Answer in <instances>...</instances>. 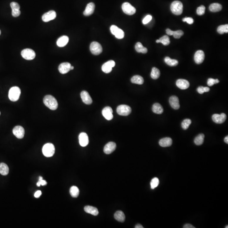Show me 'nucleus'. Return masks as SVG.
<instances>
[{
	"instance_id": "f03ea898",
	"label": "nucleus",
	"mask_w": 228,
	"mask_h": 228,
	"mask_svg": "<svg viewBox=\"0 0 228 228\" xmlns=\"http://www.w3.org/2000/svg\"><path fill=\"white\" fill-rule=\"evenodd\" d=\"M171 10L174 14L180 15L183 11V5L180 1H174L171 4Z\"/></svg>"
},
{
	"instance_id": "603ef678",
	"label": "nucleus",
	"mask_w": 228,
	"mask_h": 228,
	"mask_svg": "<svg viewBox=\"0 0 228 228\" xmlns=\"http://www.w3.org/2000/svg\"><path fill=\"white\" fill-rule=\"evenodd\" d=\"M183 228H195L193 225L190 224H186L183 226Z\"/></svg>"
},
{
	"instance_id": "c756f323",
	"label": "nucleus",
	"mask_w": 228,
	"mask_h": 228,
	"mask_svg": "<svg viewBox=\"0 0 228 228\" xmlns=\"http://www.w3.org/2000/svg\"><path fill=\"white\" fill-rule=\"evenodd\" d=\"M9 172V168L5 163H0V174L3 175H6Z\"/></svg>"
},
{
	"instance_id": "6e6552de",
	"label": "nucleus",
	"mask_w": 228,
	"mask_h": 228,
	"mask_svg": "<svg viewBox=\"0 0 228 228\" xmlns=\"http://www.w3.org/2000/svg\"><path fill=\"white\" fill-rule=\"evenodd\" d=\"M111 33L118 39H122L124 37V31L115 25H113L110 27Z\"/></svg>"
},
{
	"instance_id": "4c0bfd02",
	"label": "nucleus",
	"mask_w": 228,
	"mask_h": 228,
	"mask_svg": "<svg viewBox=\"0 0 228 228\" xmlns=\"http://www.w3.org/2000/svg\"><path fill=\"white\" fill-rule=\"evenodd\" d=\"M191 123V120L189 119L184 120L182 123V127L184 130H186L189 127Z\"/></svg>"
},
{
	"instance_id": "4be33fe9",
	"label": "nucleus",
	"mask_w": 228,
	"mask_h": 228,
	"mask_svg": "<svg viewBox=\"0 0 228 228\" xmlns=\"http://www.w3.org/2000/svg\"><path fill=\"white\" fill-rule=\"evenodd\" d=\"M176 85L178 88L182 90H185L188 88L190 86L189 82L184 79H179L176 82Z\"/></svg>"
},
{
	"instance_id": "f8f14e48",
	"label": "nucleus",
	"mask_w": 228,
	"mask_h": 228,
	"mask_svg": "<svg viewBox=\"0 0 228 228\" xmlns=\"http://www.w3.org/2000/svg\"><path fill=\"white\" fill-rule=\"evenodd\" d=\"M13 133L18 139H22L25 135V130L22 126L17 125L13 128Z\"/></svg>"
},
{
	"instance_id": "c85d7f7f",
	"label": "nucleus",
	"mask_w": 228,
	"mask_h": 228,
	"mask_svg": "<svg viewBox=\"0 0 228 228\" xmlns=\"http://www.w3.org/2000/svg\"><path fill=\"white\" fill-rule=\"evenodd\" d=\"M135 50L139 53L145 54L147 52V48L144 47L140 42H138L135 46Z\"/></svg>"
},
{
	"instance_id": "b1692460",
	"label": "nucleus",
	"mask_w": 228,
	"mask_h": 228,
	"mask_svg": "<svg viewBox=\"0 0 228 228\" xmlns=\"http://www.w3.org/2000/svg\"><path fill=\"white\" fill-rule=\"evenodd\" d=\"M69 38L66 36H61L57 41V44L59 47H64L68 43Z\"/></svg>"
},
{
	"instance_id": "f257e3e1",
	"label": "nucleus",
	"mask_w": 228,
	"mask_h": 228,
	"mask_svg": "<svg viewBox=\"0 0 228 228\" xmlns=\"http://www.w3.org/2000/svg\"><path fill=\"white\" fill-rule=\"evenodd\" d=\"M44 104L52 110H55L58 108V103L56 98L51 95H47L43 99Z\"/></svg>"
},
{
	"instance_id": "72a5a7b5",
	"label": "nucleus",
	"mask_w": 228,
	"mask_h": 228,
	"mask_svg": "<svg viewBox=\"0 0 228 228\" xmlns=\"http://www.w3.org/2000/svg\"><path fill=\"white\" fill-rule=\"evenodd\" d=\"M150 76H151V78L154 80L158 79L160 76V71L156 68H152Z\"/></svg>"
},
{
	"instance_id": "412c9836",
	"label": "nucleus",
	"mask_w": 228,
	"mask_h": 228,
	"mask_svg": "<svg viewBox=\"0 0 228 228\" xmlns=\"http://www.w3.org/2000/svg\"><path fill=\"white\" fill-rule=\"evenodd\" d=\"M95 5L93 3L91 2L88 4L86 9L83 12L84 15L86 16H89L92 14L94 12Z\"/></svg>"
},
{
	"instance_id": "dca6fc26",
	"label": "nucleus",
	"mask_w": 228,
	"mask_h": 228,
	"mask_svg": "<svg viewBox=\"0 0 228 228\" xmlns=\"http://www.w3.org/2000/svg\"><path fill=\"white\" fill-rule=\"evenodd\" d=\"M116 148V144L114 142H109L106 145L104 148V153L106 154H110L115 151Z\"/></svg>"
},
{
	"instance_id": "052dcab7",
	"label": "nucleus",
	"mask_w": 228,
	"mask_h": 228,
	"mask_svg": "<svg viewBox=\"0 0 228 228\" xmlns=\"http://www.w3.org/2000/svg\"><path fill=\"white\" fill-rule=\"evenodd\" d=\"M0 115H1V112H0Z\"/></svg>"
},
{
	"instance_id": "a18cd8bd",
	"label": "nucleus",
	"mask_w": 228,
	"mask_h": 228,
	"mask_svg": "<svg viewBox=\"0 0 228 228\" xmlns=\"http://www.w3.org/2000/svg\"><path fill=\"white\" fill-rule=\"evenodd\" d=\"M47 184V182L45 180H43V177L40 176L38 179V181L37 183V186L40 187L41 185H45Z\"/></svg>"
},
{
	"instance_id": "20e7f679",
	"label": "nucleus",
	"mask_w": 228,
	"mask_h": 228,
	"mask_svg": "<svg viewBox=\"0 0 228 228\" xmlns=\"http://www.w3.org/2000/svg\"><path fill=\"white\" fill-rule=\"evenodd\" d=\"M55 152V147L53 144H46L44 145L42 148V152L46 157H52L54 155Z\"/></svg>"
},
{
	"instance_id": "1a4fd4ad",
	"label": "nucleus",
	"mask_w": 228,
	"mask_h": 228,
	"mask_svg": "<svg viewBox=\"0 0 228 228\" xmlns=\"http://www.w3.org/2000/svg\"><path fill=\"white\" fill-rule=\"evenodd\" d=\"M21 56L25 59L32 60L35 58L36 53L32 49H25L21 52Z\"/></svg>"
},
{
	"instance_id": "4d7b16f0",
	"label": "nucleus",
	"mask_w": 228,
	"mask_h": 228,
	"mask_svg": "<svg viewBox=\"0 0 228 228\" xmlns=\"http://www.w3.org/2000/svg\"><path fill=\"white\" fill-rule=\"evenodd\" d=\"M74 66H71V70H73V69H74Z\"/></svg>"
},
{
	"instance_id": "0eeeda50",
	"label": "nucleus",
	"mask_w": 228,
	"mask_h": 228,
	"mask_svg": "<svg viewBox=\"0 0 228 228\" xmlns=\"http://www.w3.org/2000/svg\"><path fill=\"white\" fill-rule=\"evenodd\" d=\"M123 11L128 15H132L136 13V9L134 6L128 2L124 3L122 6Z\"/></svg>"
},
{
	"instance_id": "5fc2aeb1",
	"label": "nucleus",
	"mask_w": 228,
	"mask_h": 228,
	"mask_svg": "<svg viewBox=\"0 0 228 228\" xmlns=\"http://www.w3.org/2000/svg\"><path fill=\"white\" fill-rule=\"evenodd\" d=\"M224 142L225 143H226L227 144H228V136H227V137H226L224 138Z\"/></svg>"
},
{
	"instance_id": "bb28decb",
	"label": "nucleus",
	"mask_w": 228,
	"mask_h": 228,
	"mask_svg": "<svg viewBox=\"0 0 228 228\" xmlns=\"http://www.w3.org/2000/svg\"><path fill=\"white\" fill-rule=\"evenodd\" d=\"M152 111L155 113L161 114L164 112L162 106L159 103H155L152 107Z\"/></svg>"
},
{
	"instance_id": "f3484780",
	"label": "nucleus",
	"mask_w": 228,
	"mask_h": 228,
	"mask_svg": "<svg viewBox=\"0 0 228 228\" xmlns=\"http://www.w3.org/2000/svg\"><path fill=\"white\" fill-rule=\"evenodd\" d=\"M81 98L85 104L90 105L92 103L93 100L88 93L86 91L83 90L81 93Z\"/></svg>"
},
{
	"instance_id": "8fccbe9b",
	"label": "nucleus",
	"mask_w": 228,
	"mask_h": 228,
	"mask_svg": "<svg viewBox=\"0 0 228 228\" xmlns=\"http://www.w3.org/2000/svg\"><path fill=\"white\" fill-rule=\"evenodd\" d=\"M41 195V192L40 191H38L35 193L34 197H35L38 198H39L40 197Z\"/></svg>"
},
{
	"instance_id": "bf43d9fd",
	"label": "nucleus",
	"mask_w": 228,
	"mask_h": 228,
	"mask_svg": "<svg viewBox=\"0 0 228 228\" xmlns=\"http://www.w3.org/2000/svg\"><path fill=\"white\" fill-rule=\"evenodd\" d=\"M1 31L0 30V35H1Z\"/></svg>"
},
{
	"instance_id": "2eb2a0df",
	"label": "nucleus",
	"mask_w": 228,
	"mask_h": 228,
	"mask_svg": "<svg viewBox=\"0 0 228 228\" xmlns=\"http://www.w3.org/2000/svg\"><path fill=\"white\" fill-rule=\"evenodd\" d=\"M79 143L81 146L86 147L89 143V138L86 133L82 132L79 136Z\"/></svg>"
},
{
	"instance_id": "864d4df0",
	"label": "nucleus",
	"mask_w": 228,
	"mask_h": 228,
	"mask_svg": "<svg viewBox=\"0 0 228 228\" xmlns=\"http://www.w3.org/2000/svg\"><path fill=\"white\" fill-rule=\"evenodd\" d=\"M135 228H143V227H142V225H141V224H138L136 225V226H135Z\"/></svg>"
},
{
	"instance_id": "a211bd4d",
	"label": "nucleus",
	"mask_w": 228,
	"mask_h": 228,
	"mask_svg": "<svg viewBox=\"0 0 228 228\" xmlns=\"http://www.w3.org/2000/svg\"><path fill=\"white\" fill-rule=\"evenodd\" d=\"M71 64L69 63L65 62L61 63L58 67V70L61 74H65L71 70Z\"/></svg>"
},
{
	"instance_id": "79ce46f5",
	"label": "nucleus",
	"mask_w": 228,
	"mask_h": 228,
	"mask_svg": "<svg viewBox=\"0 0 228 228\" xmlns=\"http://www.w3.org/2000/svg\"><path fill=\"white\" fill-rule=\"evenodd\" d=\"M184 34V32L181 30H178L174 31V37L175 38H180Z\"/></svg>"
},
{
	"instance_id": "a19ab883",
	"label": "nucleus",
	"mask_w": 228,
	"mask_h": 228,
	"mask_svg": "<svg viewBox=\"0 0 228 228\" xmlns=\"http://www.w3.org/2000/svg\"><path fill=\"white\" fill-rule=\"evenodd\" d=\"M219 83V80L218 79H214L212 78H209L207 81V85L209 86H212L215 84L218 83Z\"/></svg>"
},
{
	"instance_id": "09e8293b",
	"label": "nucleus",
	"mask_w": 228,
	"mask_h": 228,
	"mask_svg": "<svg viewBox=\"0 0 228 228\" xmlns=\"http://www.w3.org/2000/svg\"><path fill=\"white\" fill-rule=\"evenodd\" d=\"M12 15L14 17H18L20 16L21 12L20 10H12Z\"/></svg>"
},
{
	"instance_id": "423d86ee",
	"label": "nucleus",
	"mask_w": 228,
	"mask_h": 228,
	"mask_svg": "<svg viewBox=\"0 0 228 228\" xmlns=\"http://www.w3.org/2000/svg\"><path fill=\"white\" fill-rule=\"evenodd\" d=\"M90 49L92 53L96 56L101 54L103 51L101 44L96 41H93L91 43Z\"/></svg>"
},
{
	"instance_id": "a878e982",
	"label": "nucleus",
	"mask_w": 228,
	"mask_h": 228,
	"mask_svg": "<svg viewBox=\"0 0 228 228\" xmlns=\"http://www.w3.org/2000/svg\"><path fill=\"white\" fill-rule=\"evenodd\" d=\"M114 218L119 222H123L125 220V215L122 211H117L114 215Z\"/></svg>"
},
{
	"instance_id": "37998d69",
	"label": "nucleus",
	"mask_w": 228,
	"mask_h": 228,
	"mask_svg": "<svg viewBox=\"0 0 228 228\" xmlns=\"http://www.w3.org/2000/svg\"><path fill=\"white\" fill-rule=\"evenodd\" d=\"M205 11V7L204 6L202 5L200 6L197 9V12L198 15H202L204 14Z\"/></svg>"
},
{
	"instance_id": "58836bf2",
	"label": "nucleus",
	"mask_w": 228,
	"mask_h": 228,
	"mask_svg": "<svg viewBox=\"0 0 228 228\" xmlns=\"http://www.w3.org/2000/svg\"><path fill=\"white\" fill-rule=\"evenodd\" d=\"M159 184V180L157 177H154L152 180L150 182L151 189H154L158 186Z\"/></svg>"
},
{
	"instance_id": "aec40b11",
	"label": "nucleus",
	"mask_w": 228,
	"mask_h": 228,
	"mask_svg": "<svg viewBox=\"0 0 228 228\" xmlns=\"http://www.w3.org/2000/svg\"><path fill=\"white\" fill-rule=\"evenodd\" d=\"M171 107L175 110H178L180 108L179 104V100L177 96L173 95L171 96L169 100Z\"/></svg>"
},
{
	"instance_id": "ddd939ff",
	"label": "nucleus",
	"mask_w": 228,
	"mask_h": 228,
	"mask_svg": "<svg viewBox=\"0 0 228 228\" xmlns=\"http://www.w3.org/2000/svg\"><path fill=\"white\" fill-rule=\"evenodd\" d=\"M227 119V115L225 113L214 114L212 116V120L213 122L217 124H222Z\"/></svg>"
},
{
	"instance_id": "f704fd0d",
	"label": "nucleus",
	"mask_w": 228,
	"mask_h": 228,
	"mask_svg": "<svg viewBox=\"0 0 228 228\" xmlns=\"http://www.w3.org/2000/svg\"><path fill=\"white\" fill-rule=\"evenodd\" d=\"M70 193L71 197L74 198L77 197L80 194L79 188L77 186H72L70 189Z\"/></svg>"
},
{
	"instance_id": "7ed1b4c3",
	"label": "nucleus",
	"mask_w": 228,
	"mask_h": 228,
	"mask_svg": "<svg viewBox=\"0 0 228 228\" xmlns=\"http://www.w3.org/2000/svg\"><path fill=\"white\" fill-rule=\"evenodd\" d=\"M21 90L18 87L14 86L11 88L9 92V98L11 101H17L20 98Z\"/></svg>"
},
{
	"instance_id": "3c124183",
	"label": "nucleus",
	"mask_w": 228,
	"mask_h": 228,
	"mask_svg": "<svg viewBox=\"0 0 228 228\" xmlns=\"http://www.w3.org/2000/svg\"><path fill=\"white\" fill-rule=\"evenodd\" d=\"M166 33L169 36H172L173 34L174 31L171 30L170 29H167L166 30Z\"/></svg>"
},
{
	"instance_id": "393cba45",
	"label": "nucleus",
	"mask_w": 228,
	"mask_h": 228,
	"mask_svg": "<svg viewBox=\"0 0 228 228\" xmlns=\"http://www.w3.org/2000/svg\"><path fill=\"white\" fill-rule=\"evenodd\" d=\"M84 210L87 213L96 216L98 214V211L97 208L91 206H86L84 208Z\"/></svg>"
},
{
	"instance_id": "4468645a",
	"label": "nucleus",
	"mask_w": 228,
	"mask_h": 228,
	"mask_svg": "<svg viewBox=\"0 0 228 228\" xmlns=\"http://www.w3.org/2000/svg\"><path fill=\"white\" fill-rule=\"evenodd\" d=\"M103 116L108 120H110L113 118V110L112 108L110 107H105L102 111Z\"/></svg>"
},
{
	"instance_id": "49530a36",
	"label": "nucleus",
	"mask_w": 228,
	"mask_h": 228,
	"mask_svg": "<svg viewBox=\"0 0 228 228\" xmlns=\"http://www.w3.org/2000/svg\"><path fill=\"white\" fill-rule=\"evenodd\" d=\"M152 19V17L150 15H147L144 18L143 20H142L143 24H147L148 23H149Z\"/></svg>"
},
{
	"instance_id": "473e14b6",
	"label": "nucleus",
	"mask_w": 228,
	"mask_h": 228,
	"mask_svg": "<svg viewBox=\"0 0 228 228\" xmlns=\"http://www.w3.org/2000/svg\"><path fill=\"white\" fill-rule=\"evenodd\" d=\"M165 63L170 66H176L178 64V61L176 60L172 59L170 57H167L165 58Z\"/></svg>"
},
{
	"instance_id": "9d476101",
	"label": "nucleus",
	"mask_w": 228,
	"mask_h": 228,
	"mask_svg": "<svg viewBox=\"0 0 228 228\" xmlns=\"http://www.w3.org/2000/svg\"><path fill=\"white\" fill-rule=\"evenodd\" d=\"M115 65V63L114 61H109L102 65L101 69L104 73L108 74L112 71L113 68Z\"/></svg>"
},
{
	"instance_id": "13d9d810",
	"label": "nucleus",
	"mask_w": 228,
	"mask_h": 228,
	"mask_svg": "<svg viewBox=\"0 0 228 228\" xmlns=\"http://www.w3.org/2000/svg\"><path fill=\"white\" fill-rule=\"evenodd\" d=\"M225 228H228V226H226V227H225Z\"/></svg>"
},
{
	"instance_id": "c03bdc74",
	"label": "nucleus",
	"mask_w": 228,
	"mask_h": 228,
	"mask_svg": "<svg viewBox=\"0 0 228 228\" xmlns=\"http://www.w3.org/2000/svg\"><path fill=\"white\" fill-rule=\"evenodd\" d=\"M10 6L12 10H20V6L17 3L12 2L10 4Z\"/></svg>"
},
{
	"instance_id": "cd10ccee",
	"label": "nucleus",
	"mask_w": 228,
	"mask_h": 228,
	"mask_svg": "<svg viewBox=\"0 0 228 228\" xmlns=\"http://www.w3.org/2000/svg\"><path fill=\"white\" fill-rule=\"evenodd\" d=\"M131 83H133L142 85L144 82L143 78L140 75H135L133 76L131 79Z\"/></svg>"
},
{
	"instance_id": "39448f33",
	"label": "nucleus",
	"mask_w": 228,
	"mask_h": 228,
	"mask_svg": "<svg viewBox=\"0 0 228 228\" xmlns=\"http://www.w3.org/2000/svg\"><path fill=\"white\" fill-rule=\"evenodd\" d=\"M117 112L120 115L128 116L131 113V109L129 106L122 104L118 106Z\"/></svg>"
},
{
	"instance_id": "6ab92c4d",
	"label": "nucleus",
	"mask_w": 228,
	"mask_h": 228,
	"mask_svg": "<svg viewBox=\"0 0 228 228\" xmlns=\"http://www.w3.org/2000/svg\"><path fill=\"white\" fill-rule=\"evenodd\" d=\"M205 55L204 52L202 51H198L195 53V61L196 63L200 64L204 61V59Z\"/></svg>"
},
{
	"instance_id": "e433bc0d",
	"label": "nucleus",
	"mask_w": 228,
	"mask_h": 228,
	"mask_svg": "<svg viewBox=\"0 0 228 228\" xmlns=\"http://www.w3.org/2000/svg\"><path fill=\"white\" fill-rule=\"evenodd\" d=\"M159 40H160V43H162L163 45H165V46H167L170 43V38L168 36H164L161 37Z\"/></svg>"
},
{
	"instance_id": "9b49d317",
	"label": "nucleus",
	"mask_w": 228,
	"mask_h": 228,
	"mask_svg": "<svg viewBox=\"0 0 228 228\" xmlns=\"http://www.w3.org/2000/svg\"><path fill=\"white\" fill-rule=\"evenodd\" d=\"M56 17V13L53 10L50 11L44 14L42 16V20L44 22H48L53 20Z\"/></svg>"
},
{
	"instance_id": "c9c22d12",
	"label": "nucleus",
	"mask_w": 228,
	"mask_h": 228,
	"mask_svg": "<svg viewBox=\"0 0 228 228\" xmlns=\"http://www.w3.org/2000/svg\"><path fill=\"white\" fill-rule=\"evenodd\" d=\"M217 31H218V33L221 34H224V33H228V24L219 26L218 27V29H217Z\"/></svg>"
},
{
	"instance_id": "de8ad7c7",
	"label": "nucleus",
	"mask_w": 228,
	"mask_h": 228,
	"mask_svg": "<svg viewBox=\"0 0 228 228\" xmlns=\"http://www.w3.org/2000/svg\"><path fill=\"white\" fill-rule=\"evenodd\" d=\"M182 21L184 22H186L189 24H192L194 23V20L191 17H185L182 19Z\"/></svg>"
},
{
	"instance_id": "ea45409f",
	"label": "nucleus",
	"mask_w": 228,
	"mask_h": 228,
	"mask_svg": "<svg viewBox=\"0 0 228 228\" xmlns=\"http://www.w3.org/2000/svg\"><path fill=\"white\" fill-rule=\"evenodd\" d=\"M209 90H210V89L207 87H204L200 86L197 89L198 92L201 94H203L204 92H207L209 91Z\"/></svg>"
},
{
	"instance_id": "6e6d98bb",
	"label": "nucleus",
	"mask_w": 228,
	"mask_h": 228,
	"mask_svg": "<svg viewBox=\"0 0 228 228\" xmlns=\"http://www.w3.org/2000/svg\"><path fill=\"white\" fill-rule=\"evenodd\" d=\"M156 43H160V40H159V39H158V40H157L156 41Z\"/></svg>"
},
{
	"instance_id": "7c9ffc66",
	"label": "nucleus",
	"mask_w": 228,
	"mask_h": 228,
	"mask_svg": "<svg viewBox=\"0 0 228 228\" xmlns=\"http://www.w3.org/2000/svg\"><path fill=\"white\" fill-rule=\"evenodd\" d=\"M222 5L218 3L211 4L209 6V9L212 12H216L222 10Z\"/></svg>"
},
{
	"instance_id": "5701e85b",
	"label": "nucleus",
	"mask_w": 228,
	"mask_h": 228,
	"mask_svg": "<svg viewBox=\"0 0 228 228\" xmlns=\"http://www.w3.org/2000/svg\"><path fill=\"white\" fill-rule=\"evenodd\" d=\"M172 140L170 138H164L160 140L159 144L162 147H168L172 145Z\"/></svg>"
},
{
	"instance_id": "2f4dec72",
	"label": "nucleus",
	"mask_w": 228,
	"mask_h": 228,
	"mask_svg": "<svg viewBox=\"0 0 228 228\" xmlns=\"http://www.w3.org/2000/svg\"><path fill=\"white\" fill-rule=\"evenodd\" d=\"M204 135L203 134H201L198 135L196 138H195V144L197 145H201L203 143L204 141Z\"/></svg>"
}]
</instances>
